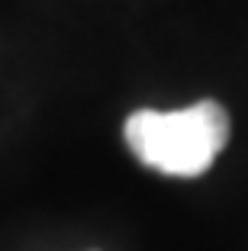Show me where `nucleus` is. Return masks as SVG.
<instances>
[{
  "label": "nucleus",
  "mask_w": 248,
  "mask_h": 251,
  "mask_svg": "<svg viewBox=\"0 0 248 251\" xmlns=\"http://www.w3.org/2000/svg\"><path fill=\"white\" fill-rule=\"evenodd\" d=\"M229 142V113L216 100L184 110H139L126 119V145L152 171L197 177Z\"/></svg>",
  "instance_id": "obj_1"
}]
</instances>
